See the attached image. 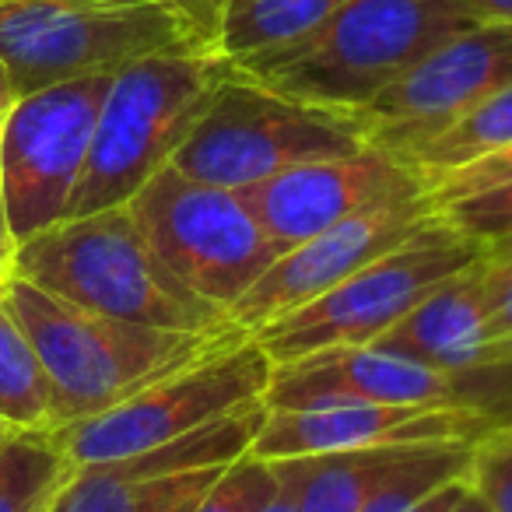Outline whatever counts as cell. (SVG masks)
<instances>
[{"label": "cell", "mask_w": 512, "mask_h": 512, "mask_svg": "<svg viewBox=\"0 0 512 512\" xmlns=\"http://www.w3.org/2000/svg\"><path fill=\"white\" fill-rule=\"evenodd\" d=\"M15 278L88 313L176 334L235 330L221 309L207 306L155 256L130 207L67 218L18 242Z\"/></svg>", "instance_id": "obj_1"}, {"label": "cell", "mask_w": 512, "mask_h": 512, "mask_svg": "<svg viewBox=\"0 0 512 512\" xmlns=\"http://www.w3.org/2000/svg\"><path fill=\"white\" fill-rule=\"evenodd\" d=\"M169 53H214L211 29L172 0H0V64L15 99Z\"/></svg>", "instance_id": "obj_2"}, {"label": "cell", "mask_w": 512, "mask_h": 512, "mask_svg": "<svg viewBox=\"0 0 512 512\" xmlns=\"http://www.w3.org/2000/svg\"><path fill=\"white\" fill-rule=\"evenodd\" d=\"M4 299L46 369L53 404H57V428L95 418L141 393L155 379L246 334L239 327L221 334L137 327V323H123L53 299L50 292L22 278H11L4 285Z\"/></svg>", "instance_id": "obj_3"}, {"label": "cell", "mask_w": 512, "mask_h": 512, "mask_svg": "<svg viewBox=\"0 0 512 512\" xmlns=\"http://www.w3.org/2000/svg\"><path fill=\"white\" fill-rule=\"evenodd\" d=\"M474 25L460 0H348L302 46L235 74L351 116Z\"/></svg>", "instance_id": "obj_4"}, {"label": "cell", "mask_w": 512, "mask_h": 512, "mask_svg": "<svg viewBox=\"0 0 512 512\" xmlns=\"http://www.w3.org/2000/svg\"><path fill=\"white\" fill-rule=\"evenodd\" d=\"M225 74L214 53H169L113 74L67 218L130 204L172 162Z\"/></svg>", "instance_id": "obj_5"}, {"label": "cell", "mask_w": 512, "mask_h": 512, "mask_svg": "<svg viewBox=\"0 0 512 512\" xmlns=\"http://www.w3.org/2000/svg\"><path fill=\"white\" fill-rule=\"evenodd\" d=\"M365 148L355 116L288 99L228 71L169 165L200 183L242 190L292 165L358 155Z\"/></svg>", "instance_id": "obj_6"}, {"label": "cell", "mask_w": 512, "mask_h": 512, "mask_svg": "<svg viewBox=\"0 0 512 512\" xmlns=\"http://www.w3.org/2000/svg\"><path fill=\"white\" fill-rule=\"evenodd\" d=\"M481 256V242L456 232L435 214L411 239L365 264L327 295L253 330V341L274 365H292L334 348H369L425 295L467 271Z\"/></svg>", "instance_id": "obj_7"}, {"label": "cell", "mask_w": 512, "mask_h": 512, "mask_svg": "<svg viewBox=\"0 0 512 512\" xmlns=\"http://www.w3.org/2000/svg\"><path fill=\"white\" fill-rule=\"evenodd\" d=\"M127 207L172 278L225 316L281 256L239 190L200 183L172 165L151 176Z\"/></svg>", "instance_id": "obj_8"}, {"label": "cell", "mask_w": 512, "mask_h": 512, "mask_svg": "<svg viewBox=\"0 0 512 512\" xmlns=\"http://www.w3.org/2000/svg\"><path fill=\"white\" fill-rule=\"evenodd\" d=\"M271 376L274 362L264 348L253 334H239L197 362L155 379L123 404L57 428V442L74 470L130 460L239 407L264 404Z\"/></svg>", "instance_id": "obj_9"}, {"label": "cell", "mask_w": 512, "mask_h": 512, "mask_svg": "<svg viewBox=\"0 0 512 512\" xmlns=\"http://www.w3.org/2000/svg\"><path fill=\"white\" fill-rule=\"evenodd\" d=\"M113 74L15 99L0 134V190L18 242L67 221Z\"/></svg>", "instance_id": "obj_10"}, {"label": "cell", "mask_w": 512, "mask_h": 512, "mask_svg": "<svg viewBox=\"0 0 512 512\" xmlns=\"http://www.w3.org/2000/svg\"><path fill=\"white\" fill-rule=\"evenodd\" d=\"M323 397L467 411L502 428L512 425V358L477 369H442L379 348H334L292 365H274L264 404L299 407Z\"/></svg>", "instance_id": "obj_11"}, {"label": "cell", "mask_w": 512, "mask_h": 512, "mask_svg": "<svg viewBox=\"0 0 512 512\" xmlns=\"http://www.w3.org/2000/svg\"><path fill=\"white\" fill-rule=\"evenodd\" d=\"M505 85H512V25H474L351 116L369 148L407 162Z\"/></svg>", "instance_id": "obj_12"}, {"label": "cell", "mask_w": 512, "mask_h": 512, "mask_svg": "<svg viewBox=\"0 0 512 512\" xmlns=\"http://www.w3.org/2000/svg\"><path fill=\"white\" fill-rule=\"evenodd\" d=\"M435 214L439 211L425 190L376 200L365 211L351 214V218L330 225L327 232L281 253L264 271V278L228 309V320L246 334H253L271 320H281V316L309 306L330 288L348 281L355 271H362L365 264L411 239Z\"/></svg>", "instance_id": "obj_13"}, {"label": "cell", "mask_w": 512, "mask_h": 512, "mask_svg": "<svg viewBox=\"0 0 512 512\" xmlns=\"http://www.w3.org/2000/svg\"><path fill=\"white\" fill-rule=\"evenodd\" d=\"M491 428H495L491 421L467 411L323 397L299 407H267L249 456L278 463L295 456L358 453V449L418 446V442H477Z\"/></svg>", "instance_id": "obj_14"}, {"label": "cell", "mask_w": 512, "mask_h": 512, "mask_svg": "<svg viewBox=\"0 0 512 512\" xmlns=\"http://www.w3.org/2000/svg\"><path fill=\"white\" fill-rule=\"evenodd\" d=\"M414 190H425V183L411 165L365 148L358 155L292 165L271 179L242 186L239 193L274 246L288 253L376 200Z\"/></svg>", "instance_id": "obj_15"}, {"label": "cell", "mask_w": 512, "mask_h": 512, "mask_svg": "<svg viewBox=\"0 0 512 512\" xmlns=\"http://www.w3.org/2000/svg\"><path fill=\"white\" fill-rule=\"evenodd\" d=\"M369 348L418 358L442 369H477L509 362L512 344L498 337L477 285V264L449 278L418 302L400 323H393Z\"/></svg>", "instance_id": "obj_16"}, {"label": "cell", "mask_w": 512, "mask_h": 512, "mask_svg": "<svg viewBox=\"0 0 512 512\" xmlns=\"http://www.w3.org/2000/svg\"><path fill=\"white\" fill-rule=\"evenodd\" d=\"M348 0H228L214 29V57L246 71L278 57L323 29Z\"/></svg>", "instance_id": "obj_17"}, {"label": "cell", "mask_w": 512, "mask_h": 512, "mask_svg": "<svg viewBox=\"0 0 512 512\" xmlns=\"http://www.w3.org/2000/svg\"><path fill=\"white\" fill-rule=\"evenodd\" d=\"M425 446V442H418ZM418 446H383L358 453L295 456L271 463L278 484L295 498L299 512H362L376 488L414 456Z\"/></svg>", "instance_id": "obj_18"}, {"label": "cell", "mask_w": 512, "mask_h": 512, "mask_svg": "<svg viewBox=\"0 0 512 512\" xmlns=\"http://www.w3.org/2000/svg\"><path fill=\"white\" fill-rule=\"evenodd\" d=\"M225 467L176 477H130L113 467H81L64 481L50 512H190Z\"/></svg>", "instance_id": "obj_19"}, {"label": "cell", "mask_w": 512, "mask_h": 512, "mask_svg": "<svg viewBox=\"0 0 512 512\" xmlns=\"http://www.w3.org/2000/svg\"><path fill=\"white\" fill-rule=\"evenodd\" d=\"M0 421L15 432H57V404L29 334L0 288Z\"/></svg>", "instance_id": "obj_20"}, {"label": "cell", "mask_w": 512, "mask_h": 512, "mask_svg": "<svg viewBox=\"0 0 512 512\" xmlns=\"http://www.w3.org/2000/svg\"><path fill=\"white\" fill-rule=\"evenodd\" d=\"M71 474L57 432H15L0 446V512H46Z\"/></svg>", "instance_id": "obj_21"}, {"label": "cell", "mask_w": 512, "mask_h": 512, "mask_svg": "<svg viewBox=\"0 0 512 512\" xmlns=\"http://www.w3.org/2000/svg\"><path fill=\"white\" fill-rule=\"evenodd\" d=\"M512 148V85H505L502 92H495L491 99H484L477 109H470L463 120H456L449 130H442L439 137H432L428 144H421L407 165L421 176V183L442 172L463 169V165L488 158L495 151Z\"/></svg>", "instance_id": "obj_22"}, {"label": "cell", "mask_w": 512, "mask_h": 512, "mask_svg": "<svg viewBox=\"0 0 512 512\" xmlns=\"http://www.w3.org/2000/svg\"><path fill=\"white\" fill-rule=\"evenodd\" d=\"M274 491H278L274 467L246 453L214 477V484L197 498L190 512H260Z\"/></svg>", "instance_id": "obj_23"}, {"label": "cell", "mask_w": 512, "mask_h": 512, "mask_svg": "<svg viewBox=\"0 0 512 512\" xmlns=\"http://www.w3.org/2000/svg\"><path fill=\"white\" fill-rule=\"evenodd\" d=\"M467 484L491 512H512V425L491 428L470 446Z\"/></svg>", "instance_id": "obj_24"}, {"label": "cell", "mask_w": 512, "mask_h": 512, "mask_svg": "<svg viewBox=\"0 0 512 512\" xmlns=\"http://www.w3.org/2000/svg\"><path fill=\"white\" fill-rule=\"evenodd\" d=\"M439 218L449 221L456 232L477 239L481 246L502 239V235L512 232V179L439 207Z\"/></svg>", "instance_id": "obj_25"}, {"label": "cell", "mask_w": 512, "mask_h": 512, "mask_svg": "<svg viewBox=\"0 0 512 512\" xmlns=\"http://www.w3.org/2000/svg\"><path fill=\"white\" fill-rule=\"evenodd\" d=\"M509 179H512V148H505L488 158H477V162L463 165V169L425 179V193L435 204V211H439V207L453 204V200L474 197V193L488 190V186H498V183H509Z\"/></svg>", "instance_id": "obj_26"}, {"label": "cell", "mask_w": 512, "mask_h": 512, "mask_svg": "<svg viewBox=\"0 0 512 512\" xmlns=\"http://www.w3.org/2000/svg\"><path fill=\"white\" fill-rule=\"evenodd\" d=\"M477 285H481L484 306H488L491 327L502 341L512 344V260H477Z\"/></svg>", "instance_id": "obj_27"}, {"label": "cell", "mask_w": 512, "mask_h": 512, "mask_svg": "<svg viewBox=\"0 0 512 512\" xmlns=\"http://www.w3.org/2000/svg\"><path fill=\"white\" fill-rule=\"evenodd\" d=\"M15 264H18V235H15V228H11L4 190H0V288L15 278Z\"/></svg>", "instance_id": "obj_28"}, {"label": "cell", "mask_w": 512, "mask_h": 512, "mask_svg": "<svg viewBox=\"0 0 512 512\" xmlns=\"http://www.w3.org/2000/svg\"><path fill=\"white\" fill-rule=\"evenodd\" d=\"M477 25H512V0H460Z\"/></svg>", "instance_id": "obj_29"}, {"label": "cell", "mask_w": 512, "mask_h": 512, "mask_svg": "<svg viewBox=\"0 0 512 512\" xmlns=\"http://www.w3.org/2000/svg\"><path fill=\"white\" fill-rule=\"evenodd\" d=\"M463 495H467V477H460V481L442 484L439 491H432V495L421 498L418 505H411V509H404V512H449L456 502H460Z\"/></svg>", "instance_id": "obj_30"}, {"label": "cell", "mask_w": 512, "mask_h": 512, "mask_svg": "<svg viewBox=\"0 0 512 512\" xmlns=\"http://www.w3.org/2000/svg\"><path fill=\"white\" fill-rule=\"evenodd\" d=\"M172 4H179L183 11H190V15L197 18L200 25H207V29H211V36H214V29H218V18H221V11H225L228 0H172Z\"/></svg>", "instance_id": "obj_31"}, {"label": "cell", "mask_w": 512, "mask_h": 512, "mask_svg": "<svg viewBox=\"0 0 512 512\" xmlns=\"http://www.w3.org/2000/svg\"><path fill=\"white\" fill-rule=\"evenodd\" d=\"M260 512H299V509H295V498L288 495V491L278 484V491H274V495L267 498V505Z\"/></svg>", "instance_id": "obj_32"}, {"label": "cell", "mask_w": 512, "mask_h": 512, "mask_svg": "<svg viewBox=\"0 0 512 512\" xmlns=\"http://www.w3.org/2000/svg\"><path fill=\"white\" fill-rule=\"evenodd\" d=\"M484 256H491V260H512V232L495 242H488V246H484Z\"/></svg>", "instance_id": "obj_33"}, {"label": "cell", "mask_w": 512, "mask_h": 512, "mask_svg": "<svg viewBox=\"0 0 512 512\" xmlns=\"http://www.w3.org/2000/svg\"><path fill=\"white\" fill-rule=\"evenodd\" d=\"M449 512H491V509H488V505L481 502V498L474 495V491H470V484H467V495H463L460 502H456V505H453V509H449Z\"/></svg>", "instance_id": "obj_34"}, {"label": "cell", "mask_w": 512, "mask_h": 512, "mask_svg": "<svg viewBox=\"0 0 512 512\" xmlns=\"http://www.w3.org/2000/svg\"><path fill=\"white\" fill-rule=\"evenodd\" d=\"M0 106H4V109L15 106V92H11V85H8V74H4V64H0Z\"/></svg>", "instance_id": "obj_35"}, {"label": "cell", "mask_w": 512, "mask_h": 512, "mask_svg": "<svg viewBox=\"0 0 512 512\" xmlns=\"http://www.w3.org/2000/svg\"><path fill=\"white\" fill-rule=\"evenodd\" d=\"M11 435H15V428H11V425H4V421H0V446H4V442H8Z\"/></svg>", "instance_id": "obj_36"}, {"label": "cell", "mask_w": 512, "mask_h": 512, "mask_svg": "<svg viewBox=\"0 0 512 512\" xmlns=\"http://www.w3.org/2000/svg\"><path fill=\"white\" fill-rule=\"evenodd\" d=\"M4 120H8V109L0 106V134H4Z\"/></svg>", "instance_id": "obj_37"}, {"label": "cell", "mask_w": 512, "mask_h": 512, "mask_svg": "<svg viewBox=\"0 0 512 512\" xmlns=\"http://www.w3.org/2000/svg\"><path fill=\"white\" fill-rule=\"evenodd\" d=\"M46 512H50V509H46Z\"/></svg>", "instance_id": "obj_38"}]
</instances>
